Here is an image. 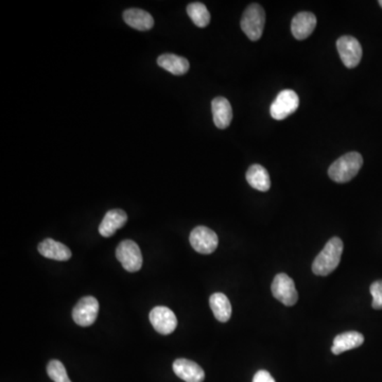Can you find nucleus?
I'll return each mask as SVG.
<instances>
[{
    "instance_id": "1",
    "label": "nucleus",
    "mask_w": 382,
    "mask_h": 382,
    "mask_svg": "<svg viewBox=\"0 0 382 382\" xmlns=\"http://www.w3.org/2000/svg\"><path fill=\"white\" fill-rule=\"evenodd\" d=\"M343 249L344 245L340 238L334 237L330 239L313 261V273L319 276H327L332 273L340 264Z\"/></svg>"
},
{
    "instance_id": "2",
    "label": "nucleus",
    "mask_w": 382,
    "mask_h": 382,
    "mask_svg": "<svg viewBox=\"0 0 382 382\" xmlns=\"http://www.w3.org/2000/svg\"><path fill=\"white\" fill-rule=\"evenodd\" d=\"M362 165L363 158L360 153L350 152L332 163L328 169V175L336 183H348L358 175Z\"/></svg>"
},
{
    "instance_id": "3",
    "label": "nucleus",
    "mask_w": 382,
    "mask_h": 382,
    "mask_svg": "<svg viewBox=\"0 0 382 382\" xmlns=\"http://www.w3.org/2000/svg\"><path fill=\"white\" fill-rule=\"evenodd\" d=\"M266 24V12L258 4L250 5L241 18V29L250 40L256 42L261 37Z\"/></svg>"
},
{
    "instance_id": "4",
    "label": "nucleus",
    "mask_w": 382,
    "mask_h": 382,
    "mask_svg": "<svg viewBox=\"0 0 382 382\" xmlns=\"http://www.w3.org/2000/svg\"><path fill=\"white\" fill-rule=\"evenodd\" d=\"M299 99L292 90H284L278 95L270 107L271 116L275 121H284L299 109Z\"/></svg>"
},
{
    "instance_id": "5",
    "label": "nucleus",
    "mask_w": 382,
    "mask_h": 382,
    "mask_svg": "<svg viewBox=\"0 0 382 382\" xmlns=\"http://www.w3.org/2000/svg\"><path fill=\"white\" fill-rule=\"evenodd\" d=\"M117 259L123 269L128 272L139 271L142 266V254L137 243L133 240H125L121 243L116 250Z\"/></svg>"
},
{
    "instance_id": "6",
    "label": "nucleus",
    "mask_w": 382,
    "mask_h": 382,
    "mask_svg": "<svg viewBox=\"0 0 382 382\" xmlns=\"http://www.w3.org/2000/svg\"><path fill=\"white\" fill-rule=\"evenodd\" d=\"M336 49L343 64L348 68H355L360 64L362 59V47L355 37L346 35L336 41Z\"/></svg>"
},
{
    "instance_id": "7",
    "label": "nucleus",
    "mask_w": 382,
    "mask_h": 382,
    "mask_svg": "<svg viewBox=\"0 0 382 382\" xmlns=\"http://www.w3.org/2000/svg\"><path fill=\"white\" fill-rule=\"evenodd\" d=\"M98 313L99 303L96 297L86 296L78 301L72 311V319L81 327H88L96 322Z\"/></svg>"
},
{
    "instance_id": "8",
    "label": "nucleus",
    "mask_w": 382,
    "mask_h": 382,
    "mask_svg": "<svg viewBox=\"0 0 382 382\" xmlns=\"http://www.w3.org/2000/svg\"><path fill=\"white\" fill-rule=\"evenodd\" d=\"M190 245L200 254H212L216 251L219 238L212 229L206 226H197L189 237Z\"/></svg>"
},
{
    "instance_id": "9",
    "label": "nucleus",
    "mask_w": 382,
    "mask_h": 382,
    "mask_svg": "<svg viewBox=\"0 0 382 382\" xmlns=\"http://www.w3.org/2000/svg\"><path fill=\"white\" fill-rule=\"evenodd\" d=\"M271 290L273 296L284 305H295L299 299V293L295 288L294 282L287 274L280 273L274 278Z\"/></svg>"
},
{
    "instance_id": "10",
    "label": "nucleus",
    "mask_w": 382,
    "mask_h": 382,
    "mask_svg": "<svg viewBox=\"0 0 382 382\" xmlns=\"http://www.w3.org/2000/svg\"><path fill=\"white\" fill-rule=\"evenodd\" d=\"M149 318L153 327L158 334L167 336L172 334L177 328V320L175 313L165 306H158L153 308Z\"/></svg>"
},
{
    "instance_id": "11",
    "label": "nucleus",
    "mask_w": 382,
    "mask_h": 382,
    "mask_svg": "<svg viewBox=\"0 0 382 382\" xmlns=\"http://www.w3.org/2000/svg\"><path fill=\"white\" fill-rule=\"evenodd\" d=\"M173 371L177 377L186 382H203L205 373L198 363L188 359H177L173 362Z\"/></svg>"
},
{
    "instance_id": "12",
    "label": "nucleus",
    "mask_w": 382,
    "mask_h": 382,
    "mask_svg": "<svg viewBox=\"0 0 382 382\" xmlns=\"http://www.w3.org/2000/svg\"><path fill=\"white\" fill-rule=\"evenodd\" d=\"M317 26V18L311 12H301L293 18L291 31L293 36L299 41L311 36Z\"/></svg>"
},
{
    "instance_id": "13",
    "label": "nucleus",
    "mask_w": 382,
    "mask_h": 382,
    "mask_svg": "<svg viewBox=\"0 0 382 382\" xmlns=\"http://www.w3.org/2000/svg\"><path fill=\"white\" fill-rule=\"evenodd\" d=\"M128 221V214L123 210H111L105 214L102 222L99 226V233L101 236L109 238L121 227L125 226Z\"/></svg>"
},
{
    "instance_id": "14",
    "label": "nucleus",
    "mask_w": 382,
    "mask_h": 382,
    "mask_svg": "<svg viewBox=\"0 0 382 382\" xmlns=\"http://www.w3.org/2000/svg\"><path fill=\"white\" fill-rule=\"evenodd\" d=\"M212 117L214 125L224 130L229 127L233 119L232 105L226 98L217 97L212 102Z\"/></svg>"
},
{
    "instance_id": "15",
    "label": "nucleus",
    "mask_w": 382,
    "mask_h": 382,
    "mask_svg": "<svg viewBox=\"0 0 382 382\" xmlns=\"http://www.w3.org/2000/svg\"><path fill=\"white\" fill-rule=\"evenodd\" d=\"M37 250L40 252L41 255L49 258V259L57 260V261H67L72 256L69 247L50 238L43 240L37 247Z\"/></svg>"
},
{
    "instance_id": "16",
    "label": "nucleus",
    "mask_w": 382,
    "mask_h": 382,
    "mask_svg": "<svg viewBox=\"0 0 382 382\" xmlns=\"http://www.w3.org/2000/svg\"><path fill=\"white\" fill-rule=\"evenodd\" d=\"M364 336L358 332H346L338 334L334 338L332 352L334 355H340L348 350H354L362 346Z\"/></svg>"
},
{
    "instance_id": "17",
    "label": "nucleus",
    "mask_w": 382,
    "mask_h": 382,
    "mask_svg": "<svg viewBox=\"0 0 382 382\" xmlns=\"http://www.w3.org/2000/svg\"><path fill=\"white\" fill-rule=\"evenodd\" d=\"M245 177H247L249 185L258 191L266 193L271 188L269 172L261 165H252L249 170L247 171Z\"/></svg>"
},
{
    "instance_id": "18",
    "label": "nucleus",
    "mask_w": 382,
    "mask_h": 382,
    "mask_svg": "<svg viewBox=\"0 0 382 382\" xmlns=\"http://www.w3.org/2000/svg\"><path fill=\"white\" fill-rule=\"evenodd\" d=\"M123 16L127 25L136 30L148 31L154 26L152 15L142 9L125 10Z\"/></svg>"
},
{
    "instance_id": "19",
    "label": "nucleus",
    "mask_w": 382,
    "mask_h": 382,
    "mask_svg": "<svg viewBox=\"0 0 382 382\" xmlns=\"http://www.w3.org/2000/svg\"><path fill=\"white\" fill-rule=\"evenodd\" d=\"M158 64L160 67L164 68L170 74L175 76H182L185 74L189 70V62L183 57H179L172 53H165L160 55L158 59Z\"/></svg>"
},
{
    "instance_id": "20",
    "label": "nucleus",
    "mask_w": 382,
    "mask_h": 382,
    "mask_svg": "<svg viewBox=\"0 0 382 382\" xmlns=\"http://www.w3.org/2000/svg\"><path fill=\"white\" fill-rule=\"evenodd\" d=\"M210 308L219 322L226 323L232 317V305L228 297L223 293H214L210 299Z\"/></svg>"
},
{
    "instance_id": "21",
    "label": "nucleus",
    "mask_w": 382,
    "mask_h": 382,
    "mask_svg": "<svg viewBox=\"0 0 382 382\" xmlns=\"http://www.w3.org/2000/svg\"><path fill=\"white\" fill-rule=\"evenodd\" d=\"M187 14L196 26L205 28L210 22V14L207 8L202 3L189 4L187 7Z\"/></svg>"
},
{
    "instance_id": "22",
    "label": "nucleus",
    "mask_w": 382,
    "mask_h": 382,
    "mask_svg": "<svg viewBox=\"0 0 382 382\" xmlns=\"http://www.w3.org/2000/svg\"><path fill=\"white\" fill-rule=\"evenodd\" d=\"M47 374L55 382H71L61 361L51 360L47 365Z\"/></svg>"
},
{
    "instance_id": "23",
    "label": "nucleus",
    "mask_w": 382,
    "mask_h": 382,
    "mask_svg": "<svg viewBox=\"0 0 382 382\" xmlns=\"http://www.w3.org/2000/svg\"><path fill=\"white\" fill-rule=\"evenodd\" d=\"M369 291H371V296H373L371 307L376 311H382V280L373 282Z\"/></svg>"
},
{
    "instance_id": "24",
    "label": "nucleus",
    "mask_w": 382,
    "mask_h": 382,
    "mask_svg": "<svg viewBox=\"0 0 382 382\" xmlns=\"http://www.w3.org/2000/svg\"><path fill=\"white\" fill-rule=\"evenodd\" d=\"M253 382H275L271 374L268 371H258L254 376Z\"/></svg>"
},
{
    "instance_id": "25",
    "label": "nucleus",
    "mask_w": 382,
    "mask_h": 382,
    "mask_svg": "<svg viewBox=\"0 0 382 382\" xmlns=\"http://www.w3.org/2000/svg\"><path fill=\"white\" fill-rule=\"evenodd\" d=\"M379 5H380V7L382 8V0H380V1H379Z\"/></svg>"
}]
</instances>
